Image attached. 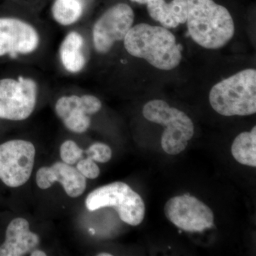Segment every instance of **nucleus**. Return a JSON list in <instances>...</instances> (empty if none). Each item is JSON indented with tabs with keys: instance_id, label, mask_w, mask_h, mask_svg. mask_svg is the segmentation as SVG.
I'll return each mask as SVG.
<instances>
[{
	"instance_id": "obj_1",
	"label": "nucleus",
	"mask_w": 256,
	"mask_h": 256,
	"mask_svg": "<svg viewBox=\"0 0 256 256\" xmlns=\"http://www.w3.org/2000/svg\"><path fill=\"white\" fill-rule=\"evenodd\" d=\"M124 41L129 54L146 60L160 70L176 68L182 58V46L174 35L163 26L139 24L131 28Z\"/></svg>"
},
{
	"instance_id": "obj_2",
	"label": "nucleus",
	"mask_w": 256,
	"mask_h": 256,
	"mask_svg": "<svg viewBox=\"0 0 256 256\" xmlns=\"http://www.w3.org/2000/svg\"><path fill=\"white\" fill-rule=\"evenodd\" d=\"M186 23L193 41L207 50H220L232 40L235 24L226 8L214 0H186Z\"/></svg>"
},
{
	"instance_id": "obj_3",
	"label": "nucleus",
	"mask_w": 256,
	"mask_h": 256,
	"mask_svg": "<svg viewBox=\"0 0 256 256\" xmlns=\"http://www.w3.org/2000/svg\"><path fill=\"white\" fill-rule=\"evenodd\" d=\"M212 108L222 116H246L256 112V70L247 68L217 82L210 92Z\"/></svg>"
},
{
	"instance_id": "obj_4",
	"label": "nucleus",
	"mask_w": 256,
	"mask_h": 256,
	"mask_svg": "<svg viewBox=\"0 0 256 256\" xmlns=\"http://www.w3.org/2000/svg\"><path fill=\"white\" fill-rule=\"evenodd\" d=\"M142 114L148 120L166 127L161 138L165 152L176 156L186 149L194 133V126L188 114L162 100L146 102Z\"/></svg>"
},
{
	"instance_id": "obj_5",
	"label": "nucleus",
	"mask_w": 256,
	"mask_h": 256,
	"mask_svg": "<svg viewBox=\"0 0 256 256\" xmlns=\"http://www.w3.org/2000/svg\"><path fill=\"white\" fill-rule=\"evenodd\" d=\"M86 206L90 212L112 207L122 222L132 226L142 223L146 214L142 197L121 182L104 185L90 192L86 198Z\"/></svg>"
},
{
	"instance_id": "obj_6",
	"label": "nucleus",
	"mask_w": 256,
	"mask_h": 256,
	"mask_svg": "<svg viewBox=\"0 0 256 256\" xmlns=\"http://www.w3.org/2000/svg\"><path fill=\"white\" fill-rule=\"evenodd\" d=\"M36 150L32 142L13 140L0 144V180L16 188L28 182L33 172Z\"/></svg>"
},
{
	"instance_id": "obj_7",
	"label": "nucleus",
	"mask_w": 256,
	"mask_h": 256,
	"mask_svg": "<svg viewBox=\"0 0 256 256\" xmlns=\"http://www.w3.org/2000/svg\"><path fill=\"white\" fill-rule=\"evenodd\" d=\"M37 85L33 79L0 80V118L13 121L28 119L34 110Z\"/></svg>"
},
{
	"instance_id": "obj_8",
	"label": "nucleus",
	"mask_w": 256,
	"mask_h": 256,
	"mask_svg": "<svg viewBox=\"0 0 256 256\" xmlns=\"http://www.w3.org/2000/svg\"><path fill=\"white\" fill-rule=\"evenodd\" d=\"M134 18L132 8L124 3H119L106 10L92 28L96 52L105 54L110 52L114 43L124 40L132 26Z\"/></svg>"
},
{
	"instance_id": "obj_9",
	"label": "nucleus",
	"mask_w": 256,
	"mask_h": 256,
	"mask_svg": "<svg viewBox=\"0 0 256 256\" xmlns=\"http://www.w3.org/2000/svg\"><path fill=\"white\" fill-rule=\"evenodd\" d=\"M164 214L170 222L185 232H202L214 226V216L210 207L190 195L170 198L165 204Z\"/></svg>"
},
{
	"instance_id": "obj_10",
	"label": "nucleus",
	"mask_w": 256,
	"mask_h": 256,
	"mask_svg": "<svg viewBox=\"0 0 256 256\" xmlns=\"http://www.w3.org/2000/svg\"><path fill=\"white\" fill-rule=\"evenodd\" d=\"M40 36L30 24L15 18H0V56L28 54L36 50Z\"/></svg>"
},
{
	"instance_id": "obj_11",
	"label": "nucleus",
	"mask_w": 256,
	"mask_h": 256,
	"mask_svg": "<svg viewBox=\"0 0 256 256\" xmlns=\"http://www.w3.org/2000/svg\"><path fill=\"white\" fill-rule=\"evenodd\" d=\"M37 186L42 190L50 188L55 182L60 183L66 193L72 198L82 196L86 188V178L76 168L62 162L50 166H42L36 174Z\"/></svg>"
},
{
	"instance_id": "obj_12",
	"label": "nucleus",
	"mask_w": 256,
	"mask_h": 256,
	"mask_svg": "<svg viewBox=\"0 0 256 256\" xmlns=\"http://www.w3.org/2000/svg\"><path fill=\"white\" fill-rule=\"evenodd\" d=\"M40 238L30 230L28 220L16 218L6 230L4 242L0 246V256H22L36 248Z\"/></svg>"
},
{
	"instance_id": "obj_13",
	"label": "nucleus",
	"mask_w": 256,
	"mask_h": 256,
	"mask_svg": "<svg viewBox=\"0 0 256 256\" xmlns=\"http://www.w3.org/2000/svg\"><path fill=\"white\" fill-rule=\"evenodd\" d=\"M56 114L72 132H85L90 126V118L84 108L82 97L63 96L56 101Z\"/></svg>"
},
{
	"instance_id": "obj_14",
	"label": "nucleus",
	"mask_w": 256,
	"mask_h": 256,
	"mask_svg": "<svg viewBox=\"0 0 256 256\" xmlns=\"http://www.w3.org/2000/svg\"><path fill=\"white\" fill-rule=\"evenodd\" d=\"M146 8L150 16L166 28H176L186 22L188 6L186 0H148Z\"/></svg>"
},
{
	"instance_id": "obj_15",
	"label": "nucleus",
	"mask_w": 256,
	"mask_h": 256,
	"mask_svg": "<svg viewBox=\"0 0 256 256\" xmlns=\"http://www.w3.org/2000/svg\"><path fill=\"white\" fill-rule=\"evenodd\" d=\"M84 44V38L78 32H70L64 38L60 48V56L67 72L78 73L85 66L86 60L82 52Z\"/></svg>"
},
{
	"instance_id": "obj_16",
	"label": "nucleus",
	"mask_w": 256,
	"mask_h": 256,
	"mask_svg": "<svg viewBox=\"0 0 256 256\" xmlns=\"http://www.w3.org/2000/svg\"><path fill=\"white\" fill-rule=\"evenodd\" d=\"M232 154L240 164L256 166V127L250 132L239 134L234 140L232 146Z\"/></svg>"
},
{
	"instance_id": "obj_17",
	"label": "nucleus",
	"mask_w": 256,
	"mask_h": 256,
	"mask_svg": "<svg viewBox=\"0 0 256 256\" xmlns=\"http://www.w3.org/2000/svg\"><path fill=\"white\" fill-rule=\"evenodd\" d=\"M52 12L57 23L69 26L76 22L82 16L84 4L82 0H56Z\"/></svg>"
},
{
	"instance_id": "obj_18",
	"label": "nucleus",
	"mask_w": 256,
	"mask_h": 256,
	"mask_svg": "<svg viewBox=\"0 0 256 256\" xmlns=\"http://www.w3.org/2000/svg\"><path fill=\"white\" fill-rule=\"evenodd\" d=\"M84 153V150L73 140L65 141L60 148L62 161L70 165L76 164L82 160Z\"/></svg>"
},
{
	"instance_id": "obj_19",
	"label": "nucleus",
	"mask_w": 256,
	"mask_h": 256,
	"mask_svg": "<svg viewBox=\"0 0 256 256\" xmlns=\"http://www.w3.org/2000/svg\"><path fill=\"white\" fill-rule=\"evenodd\" d=\"M88 158L96 162L106 163L112 158V150L108 146L102 142H96L84 151Z\"/></svg>"
},
{
	"instance_id": "obj_20",
	"label": "nucleus",
	"mask_w": 256,
	"mask_h": 256,
	"mask_svg": "<svg viewBox=\"0 0 256 256\" xmlns=\"http://www.w3.org/2000/svg\"><path fill=\"white\" fill-rule=\"evenodd\" d=\"M76 169L86 178L95 180L100 175V168L95 162L88 156L86 159L79 160L77 162Z\"/></svg>"
},
{
	"instance_id": "obj_21",
	"label": "nucleus",
	"mask_w": 256,
	"mask_h": 256,
	"mask_svg": "<svg viewBox=\"0 0 256 256\" xmlns=\"http://www.w3.org/2000/svg\"><path fill=\"white\" fill-rule=\"evenodd\" d=\"M31 256H46V254L42 250H34L32 252Z\"/></svg>"
},
{
	"instance_id": "obj_22",
	"label": "nucleus",
	"mask_w": 256,
	"mask_h": 256,
	"mask_svg": "<svg viewBox=\"0 0 256 256\" xmlns=\"http://www.w3.org/2000/svg\"><path fill=\"white\" fill-rule=\"evenodd\" d=\"M133 2H137L138 4H146L148 0H131Z\"/></svg>"
},
{
	"instance_id": "obj_23",
	"label": "nucleus",
	"mask_w": 256,
	"mask_h": 256,
	"mask_svg": "<svg viewBox=\"0 0 256 256\" xmlns=\"http://www.w3.org/2000/svg\"><path fill=\"white\" fill-rule=\"evenodd\" d=\"M98 256H112V254H108V252H100L98 254Z\"/></svg>"
},
{
	"instance_id": "obj_24",
	"label": "nucleus",
	"mask_w": 256,
	"mask_h": 256,
	"mask_svg": "<svg viewBox=\"0 0 256 256\" xmlns=\"http://www.w3.org/2000/svg\"><path fill=\"white\" fill-rule=\"evenodd\" d=\"M88 232H89V233H90V234H92V235H94V234H96L95 230H94V228L89 229Z\"/></svg>"
}]
</instances>
